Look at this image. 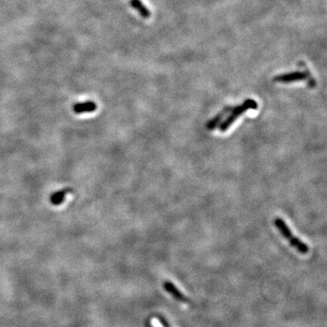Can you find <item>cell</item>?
Segmentation results:
<instances>
[{
  "mask_svg": "<svg viewBox=\"0 0 327 327\" xmlns=\"http://www.w3.org/2000/svg\"><path fill=\"white\" fill-rule=\"evenodd\" d=\"M274 226L279 230L280 234L289 242L293 247L296 249L302 254H306L309 252V246L304 243L300 238H296L294 236L289 227L282 218L276 217L274 219Z\"/></svg>",
  "mask_w": 327,
  "mask_h": 327,
  "instance_id": "cell-1",
  "label": "cell"
},
{
  "mask_svg": "<svg viewBox=\"0 0 327 327\" xmlns=\"http://www.w3.org/2000/svg\"><path fill=\"white\" fill-rule=\"evenodd\" d=\"M257 107H258V105H257L256 101L253 100V99H246V100L244 101L242 105L234 106L232 110H231L232 113L230 114V116H228L227 119L220 125V127H219L220 131L221 132H226L227 129L231 127L235 122L238 120L239 116L243 115L244 113H245L246 111L250 110V109L255 110V109H257Z\"/></svg>",
  "mask_w": 327,
  "mask_h": 327,
  "instance_id": "cell-2",
  "label": "cell"
},
{
  "mask_svg": "<svg viewBox=\"0 0 327 327\" xmlns=\"http://www.w3.org/2000/svg\"><path fill=\"white\" fill-rule=\"evenodd\" d=\"M305 68V72H293V73H288V74L280 75L274 78V81L280 82V83H293L296 81H302V80H309V86L310 87H315L317 82L312 77L310 72L307 70L306 67Z\"/></svg>",
  "mask_w": 327,
  "mask_h": 327,
  "instance_id": "cell-3",
  "label": "cell"
},
{
  "mask_svg": "<svg viewBox=\"0 0 327 327\" xmlns=\"http://www.w3.org/2000/svg\"><path fill=\"white\" fill-rule=\"evenodd\" d=\"M164 288L171 296H173L175 300L179 301L182 303H190V299L188 297H186L183 293H181L179 289L172 282L164 281Z\"/></svg>",
  "mask_w": 327,
  "mask_h": 327,
  "instance_id": "cell-4",
  "label": "cell"
},
{
  "mask_svg": "<svg viewBox=\"0 0 327 327\" xmlns=\"http://www.w3.org/2000/svg\"><path fill=\"white\" fill-rule=\"evenodd\" d=\"M96 104L93 101H85L83 103H77L73 106V111L76 114L91 113L96 109Z\"/></svg>",
  "mask_w": 327,
  "mask_h": 327,
  "instance_id": "cell-5",
  "label": "cell"
},
{
  "mask_svg": "<svg viewBox=\"0 0 327 327\" xmlns=\"http://www.w3.org/2000/svg\"><path fill=\"white\" fill-rule=\"evenodd\" d=\"M129 4L144 18H149L150 16H151V12L149 11V9H148L146 5L143 4L141 0H130L129 1Z\"/></svg>",
  "mask_w": 327,
  "mask_h": 327,
  "instance_id": "cell-6",
  "label": "cell"
},
{
  "mask_svg": "<svg viewBox=\"0 0 327 327\" xmlns=\"http://www.w3.org/2000/svg\"><path fill=\"white\" fill-rule=\"evenodd\" d=\"M232 106H227V107H225V108L222 110V112H220L219 114H217V116H215L213 119H211L210 121L207 122V124H206L207 129H208V130H213V129H215V128L218 126V124L220 123V121H221L222 118L226 116L228 112H230V111L232 110Z\"/></svg>",
  "mask_w": 327,
  "mask_h": 327,
  "instance_id": "cell-7",
  "label": "cell"
},
{
  "mask_svg": "<svg viewBox=\"0 0 327 327\" xmlns=\"http://www.w3.org/2000/svg\"><path fill=\"white\" fill-rule=\"evenodd\" d=\"M71 192H72L71 188H65L63 190L58 191V192L54 193L53 195L50 196L51 204L54 206H60L65 200L66 195Z\"/></svg>",
  "mask_w": 327,
  "mask_h": 327,
  "instance_id": "cell-8",
  "label": "cell"
},
{
  "mask_svg": "<svg viewBox=\"0 0 327 327\" xmlns=\"http://www.w3.org/2000/svg\"><path fill=\"white\" fill-rule=\"evenodd\" d=\"M159 322L161 323V325L163 326V327H171L170 324H169L168 321L163 317H158Z\"/></svg>",
  "mask_w": 327,
  "mask_h": 327,
  "instance_id": "cell-9",
  "label": "cell"
}]
</instances>
